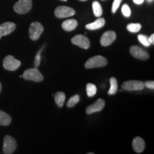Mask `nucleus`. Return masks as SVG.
<instances>
[{
    "instance_id": "obj_29",
    "label": "nucleus",
    "mask_w": 154,
    "mask_h": 154,
    "mask_svg": "<svg viewBox=\"0 0 154 154\" xmlns=\"http://www.w3.org/2000/svg\"><path fill=\"white\" fill-rule=\"evenodd\" d=\"M149 42L151 44H154V34H152L151 36L149 37Z\"/></svg>"
},
{
    "instance_id": "obj_24",
    "label": "nucleus",
    "mask_w": 154,
    "mask_h": 154,
    "mask_svg": "<svg viewBox=\"0 0 154 154\" xmlns=\"http://www.w3.org/2000/svg\"><path fill=\"white\" fill-rule=\"evenodd\" d=\"M138 41H139L140 43L143 44L145 47H149L151 45V43L149 42V37H147L146 35H143V34H139L138 36Z\"/></svg>"
},
{
    "instance_id": "obj_14",
    "label": "nucleus",
    "mask_w": 154,
    "mask_h": 154,
    "mask_svg": "<svg viewBox=\"0 0 154 154\" xmlns=\"http://www.w3.org/2000/svg\"><path fill=\"white\" fill-rule=\"evenodd\" d=\"M145 142H144L143 139L140 137H136L133 140L132 143V147L134 151L136 153H139L143 151L144 149H145Z\"/></svg>"
},
{
    "instance_id": "obj_15",
    "label": "nucleus",
    "mask_w": 154,
    "mask_h": 154,
    "mask_svg": "<svg viewBox=\"0 0 154 154\" xmlns=\"http://www.w3.org/2000/svg\"><path fill=\"white\" fill-rule=\"evenodd\" d=\"M77 26H78V22L74 19H67V20L64 21L62 23V24H61L63 29L66 31V32H72V31L74 30L77 27Z\"/></svg>"
},
{
    "instance_id": "obj_26",
    "label": "nucleus",
    "mask_w": 154,
    "mask_h": 154,
    "mask_svg": "<svg viewBox=\"0 0 154 154\" xmlns=\"http://www.w3.org/2000/svg\"><path fill=\"white\" fill-rule=\"evenodd\" d=\"M121 11H122L123 14H124L125 17H130L131 9L129 8V7H128V6L127 5H123L122 9H121Z\"/></svg>"
},
{
    "instance_id": "obj_32",
    "label": "nucleus",
    "mask_w": 154,
    "mask_h": 154,
    "mask_svg": "<svg viewBox=\"0 0 154 154\" xmlns=\"http://www.w3.org/2000/svg\"><path fill=\"white\" fill-rule=\"evenodd\" d=\"M148 2H153V0H147Z\"/></svg>"
},
{
    "instance_id": "obj_18",
    "label": "nucleus",
    "mask_w": 154,
    "mask_h": 154,
    "mask_svg": "<svg viewBox=\"0 0 154 154\" xmlns=\"http://www.w3.org/2000/svg\"><path fill=\"white\" fill-rule=\"evenodd\" d=\"M55 102L59 107H62L64 104L65 99H66V95L64 93L61 91H59L56 93L54 96Z\"/></svg>"
},
{
    "instance_id": "obj_31",
    "label": "nucleus",
    "mask_w": 154,
    "mask_h": 154,
    "mask_svg": "<svg viewBox=\"0 0 154 154\" xmlns=\"http://www.w3.org/2000/svg\"><path fill=\"white\" fill-rule=\"evenodd\" d=\"M2 84H1V82H0V93H1V91H2Z\"/></svg>"
},
{
    "instance_id": "obj_22",
    "label": "nucleus",
    "mask_w": 154,
    "mask_h": 154,
    "mask_svg": "<svg viewBox=\"0 0 154 154\" xmlns=\"http://www.w3.org/2000/svg\"><path fill=\"white\" fill-rule=\"evenodd\" d=\"M127 30L128 32H132V33H136V32H139L140 29H141V25L138 23H131L127 25L126 26Z\"/></svg>"
},
{
    "instance_id": "obj_8",
    "label": "nucleus",
    "mask_w": 154,
    "mask_h": 154,
    "mask_svg": "<svg viewBox=\"0 0 154 154\" xmlns=\"http://www.w3.org/2000/svg\"><path fill=\"white\" fill-rule=\"evenodd\" d=\"M75 13H76V11L74 9L66 7V6H59V7H57V9L54 11L55 16L59 19L74 16Z\"/></svg>"
},
{
    "instance_id": "obj_30",
    "label": "nucleus",
    "mask_w": 154,
    "mask_h": 154,
    "mask_svg": "<svg viewBox=\"0 0 154 154\" xmlns=\"http://www.w3.org/2000/svg\"><path fill=\"white\" fill-rule=\"evenodd\" d=\"M134 2L136 5H141V4H143L144 0H134Z\"/></svg>"
},
{
    "instance_id": "obj_9",
    "label": "nucleus",
    "mask_w": 154,
    "mask_h": 154,
    "mask_svg": "<svg viewBox=\"0 0 154 154\" xmlns=\"http://www.w3.org/2000/svg\"><path fill=\"white\" fill-rule=\"evenodd\" d=\"M130 53L134 58L140 60H146L149 58V52L138 46H132L130 48Z\"/></svg>"
},
{
    "instance_id": "obj_12",
    "label": "nucleus",
    "mask_w": 154,
    "mask_h": 154,
    "mask_svg": "<svg viewBox=\"0 0 154 154\" xmlns=\"http://www.w3.org/2000/svg\"><path fill=\"white\" fill-rule=\"evenodd\" d=\"M105 106V101L103 99H99L94 102V103H92L91 105L88 106L86 108V112L87 114H91V113H96V112H99L102 109L104 108Z\"/></svg>"
},
{
    "instance_id": "obj_7",
    "label": "nucleus",
    "mask_w": 154,
    "mask_h": 154,
    "mask_svg": "<svg viewBox=\"0 0 154 154\" xmlns=\"http://www.w3.org/2000/svg\"><path fill=\"white\" fill-rule=\"evenodd\" d=\"M21 66V61L11 55L7 56L3 61L4 68L8 71H15Z\"/></svg>"
},
{
    "instance_id": "obj_10",
    "label": "nucleus",
    "mask_w": 154,
    "mask_h": 154,
    "mask_svg": "<svg viewBox=\"0 0 154 154\" xmlns=\"http://www.w3.org/2000/svg\"><path fill=\"white\" fill-rule=\"evenodd\" d=\"M71 42L74 45L78 46L82 49H88L90 47V41L86 36L82 35V34H79L76 35L71 39Z\"/></svg>"
},
{
    "instance_id": "obj_13",
    "label": "nucleus",
    "mask_w": 154,
    "mask_h": 154,
    "mask_svg": "<svg viewBox=\"0 0 154 154\" xmlns=\"http://www.w3.org/2000/svg\"><path fill=\"white\" fill-rule=\"evenodd\" d=\"M16 29V24L13 22H7L0 24V38L4 36L12 33Z\"/></svg>"
},
{
    "instance_id": "obj_21",
    "label": "nucleus",
    "mask_w": 154,
    "mask_h": 154,
    "mask_svg": "<svg viewBox=\"0 0 154 154\" xmlns=\"http://www.w3.org/2000/svg\"><path fill=\"white\" fill-rule=\"evenodd\" d=\"M97 91L96 85H94L91 83H88L86 85V93H87V96L88 97H93L95 95Z\"/></svg>"
},
{
    "instance_id": "obj_2",
    "label": "nucleus",
    "mask_w": 154,
    "mask_h": 154,
    "mask_svg": "<svg viewBox=\"0 0 154 154\" xmlns=\"http://www.w3.org/2000/svg\"><path fill=\"white\" fill-rule=\"evenodd\" d=\"M32 7V0H19L14 4V10L19 14L28 13Z\"/></svg>"
},
{
    "instance_id": "obj_27",
    "label": "nucleus",
    "mask_w": 154,
    "mask_h": 154,
    "mask_svg": "<svg viewBox=\"0 0 154 154\" xmlns=\"http://www.w3.org/2000/svg\"><path fill=\"white\" fill-rule=\"evenodd\" d=\"M121 2H122V0H114V1H113L112 9H111V11H112V13H113V14H114L117 9H118Z\"/></svg>"
},
{
    "instance_id": "obj_16",
    "label": "nucleus",
    "mask_w": 154,
    "mask_h": 154,
    "mask_svg": "<svg viewBox=\"0 0 154 154\" xmlns=\"http://www.w3.org/2000/svg\"><path fill=\"white\" fill-rule=\"evenodd\" d=\"M105 25V19L100 17L96 19L95 22L90 23L86 25V29L88 30H96L100 28H102Z\"/></svg>"
},
{
    "instance_id": "obj_1",
    "label": "nucleus",
    "mask_w": 154,
    "mask_h": 154,
    "mask_svg": "<svg viewBox=\"0 0 154 154\" xmlns=\"http://www.w3.org/2000/svg\"><path fill=\"white\" fill-rule=\"evenodd\" d=\"M107 59L102 56L98 55L88 59L85 63L86 69H93L103 67L107 64Z\"/></svg>"
},
{
    "instance_id": "obj_20",
    "label": "nucleus",
    "mask_w": 154,
    "mask_h": 154,
    "mask_svg": "<svg viewBox=\"0 0 154 154\" xmlns=\"http://www.w3.org/2000/svg\"><path fill=\"white\" fill-rule=\"evenodd\" d=\"M92 8H93V12L96 17H100L102 15L103 10H102L101 5H100L99 2L95 1L92 4Z\"/></svg>"
},
{
    "instance_id": "obj_19",
    "label": "nucleus",
    "mask_w": 154,
    "mask_h": 154,
    "mask_svg": "<svg viewBox=\"0 0 154 154\" xmlns=\"http://www.w3.org/2000/svg\"><path fill=\"white\" fill-rule=\"evenodd\" d=\"M118 91V82L116 79L114 77H111L110 79V88H109L108 94L109 95H113Z\"/></svg>"
},
{
    "instance_id": "obj_5",
    "label": "nucleus",
    "mask_w": 154,
    "mask_h": 154,
    "mask_svg": "<svg viewBox=\"0 0 154 154\" xmlns=\"http://www.w3.org/2000/svg\"><path fill=\"white\" fill-rule=\"evenodd\" d=\"M17 143L16 140L10 136H6L4 138L3 152L5 154H11L16 151Z\"/></svg>"
},
{
    "instance_id": "obj_17",
    "label": "nucleus",
    "mask_w": 154,
    "mask_h": 154,
    "mask_svg": "<svg viewBox=\"0 0 154 154\" xmlns=\"http://www.w3.org/2000/svg\"><path fill=\"white\" fill-rule=\"evenodd\" d=\"M11 121V118L9 114L0 110V126H9Z\"/></svg>"
},
{
    "instance_id": "obj_3",
    "label": "nucleus",
    "mask_w": 154,
    "mask_h": 154,
    "mask_svg": "<svg viewBox=\"0 0 154 154\" xmlns=\"http://www.w3.org/2000/svg\"><path fill=\"white\" fill-rule=\"evenodd\" d=\"M22 77L25 80L32 81L35 82H41L44 80L43 75L38 70L37 68L27 69L24 72Z\"/></svg>"
},
{
    "instance_id": "obj_4",
    "label": "nucleus",
    "mask_w": 154,
    "mask_h": 154,
    "mask_svg": "<svg viewBox=\"0 0 154 154\" xmlns=\"http://www.w3.org/2000/svg\"><path fill=\"white\" fill-rule=\"evenodd\" d=\"M44 32V27L41 23L34 22L32 23L30 25L29 30V37L33 41H36L42 35Z\"/></svg>"
},
{
    "instance_id": "obj_11",
    "label": "nucleus",
    "mask_w": 154,
    "mask_h": 154,
    "mask_svg": "<svg viewBox=\"0 0 154 154\" xmlns=\"http://www.w3.org/2000/svg\"><path fill=\"white\" fill-rule=\"evenodd\" d=\"M116 38V34L113 31H107L103 34L100 39V43L103 47L111 45Z\"/></svg>"
},
{
    "instance_id": "obj_33",
    "label": "nucleus",
    "mask_w": 154,
    "mask_h": 154,
    "mask_svg": "<svg viewBox=\"0 0 154 154\" xmlns=\"http://www.w3.org/2000/svg\"><path fill=\"white\" fill-rule=\"evenodd\" d=\"M79 1H82V2H85V1H87V0H79Z\"/></svg>"
},
{
    "instance_id": "obj_25",
    "label": "nucleus",
    "mask_w": 154,
    "mask_h": 154,
    "mask_svg": "<svg viewBox=\"0 0 154 154\" xmlns=\"http://www.w3.org/2000/svg\"><path fill=\"white\" fill-rule=\"evenodd\" d=\"M42 50H43V47H42V49L38 51L35 57V60H34V66H35V68H37V67L39 66L40 63H41V60H42L41 52Z\"/></svg>"
},
{
    "instance_id": "obj_6",
    "label": "nucleus",
    "mask_w": 154,
    "mask_h": 154,
    "mask_svg": "<svg viewBox=\"0 0 154 154\" xmlns=\"http://www.w3.org/2000/svg\"><path fill=\"white\" fill-rule=\"evenodd\" d=\"M121 87L126 91H140V90L143 89L145 85H144V82L141 81L131 80L123 83Z\"/></svg>"
},
{
    "instance_id": "obj_34",
    "label": "nucleus",
    "mask_w": 154,
    "mask_h": 154,
    "mask_svg": "<svg viewBox=\"0 0 154 154\" xmlns=\"http://www.w3.org/2000/svg\"><path fill=\"white\" fill-rule=\"evenodd\" d=\"M61 1H63V2H66L67 0H61Z\"/></svg>"
},
{
    "instance_id": "obj_28",
    "label": "nucleus",
    "mask_w": 154,
    "mask_h": 154,
    "mask_svg": "<svg viewBox=\"0 0 154 154\" xmlns=\"http://www.w3.org/2000/svg\"><path fill=\"white\" fill-rule=\"evenodd\" d=\"M144 85L147 88H150V89H153L154 88V82L153 81H148L144 83Z\"/></svg>"
},
{
    "instance_id": "obj_23",
    "label": "nucleus",
    "mask_w": 154,
    "mask_h": 154,
    "mask_svg": "<svg viewBox=\"0 0 154 154\" xmlns=\"http://www.w3.org/2000/svg\"><path fill=\"white\" fill-rule=\"evenodd\" d=\"M79 100H80V98L79 95L73 96L72 97H71L70 99H69L68 102H67V106L69 108L74 107L77 103H79Z\"/></svg>"
}]
</instances>
